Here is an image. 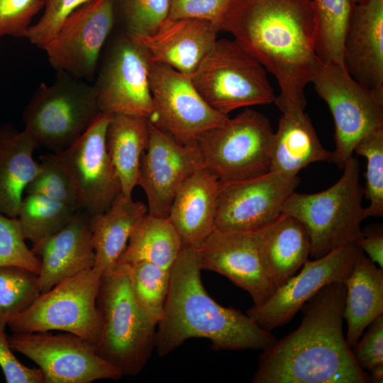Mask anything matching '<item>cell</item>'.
<instances>
[{
  "instance_id": "6da1fadb",
  "label": "cell",
  "mask_w": 383,
  "mask_h": 383,
  "mask_svg": "<svg viewBox=\"0 0 383 383\" xmlns=\"http://www.w3.org/2000/svg\"><path fill=\"white\" fill-rule=\"evenodd\" d=\"M277 80L282 113L304 110V89L322 62L312 0H231L221 23Z\"/></svg>"
},
{
  "instance_id": "7a4b0ae2",
  "label": "cell",
  "mask_w": 383,
  "mask_h": 383,
  "mask_svg": "<svg viewBox=\"0 0 383 383\" xmlns=\"http://www.w3.org/2000/svg\"><path fill=\"white\" fill-rule=\"evenodd\" d=\"M345 286L331 282L301 308L299 326L262 350L253 383H369L343 331Z\"/></svg>"
},
{
  "instance_id": "3957f363",
  "label": "cell",
  "mask_w": 383,
  "mask_h": 383,
  "mask_svg": "<svg viewBox=\"0 0 383 383\" xmlns=\"http://www.w3.org/2000/svg\"><path fill=\"white\" fill-rule=\"evenodd\" d=\"M201 271L196 248H182L170 270L164 312L157 325L155 350L160 357L193 338L210 340L216 350H262L277 341L246 313L213 299Z\"/></svg>"
},
{
  "instance_id": "277c9868",
  "label": "cell",
  "mask_w": 383,
  "mask_h": 383,
  "mask_svg": "<svg viewBox=\"0 0 383 383\" xmlns=\"http://www.w3.org/2000/svg\"><path fill=\"white\" fill-rule=\"evenodd\" d=\"M96 304L101 332L96 351L123 376H136L155 349L157 325L135 301L123 265L101 275Z\"/></svg>"
},
{
  "instance_id": "5b68a950",
  "label": "cell",
  "mask_w": 383,
  "mask_h": 383,
  "mask_svg": "<svg viewBox=\"0 0 383 383\" xmlns=\"http://www.w3.org/2000/svg\"><path fill=\"white\" fill-rule=\"evenodd\" d=\"M343 169L342 177L331 187L313 194L294 191L283 206L282 213L296 218L307 228L313 259L355 243L362 235L364 190L358 160L352 155Z\"/></svg>"
},
{
  "instance_id": "8992f818",
  "label": "cell",
  "mask_w": 383,
  "mask_h": 383,
  "mask_svg": "<svg viewBox=\"0 0 383 383\" xmlns=\"http://www.w3.org/2000/svg\"><path fill=\"white\" fill-rule=\"evenodd\" d=\"M100 113L92 85L64 72L40 83L23 112L24 128L36 147L52 152L76 140Z\"/></svg>"
},
{
  "instance_id": "52a82bcc",
  "label": "cell",
  "mask_w": 383,
  "mask_h": 383,
  "mask_svg": "<svg viewBox=\"0 0 383 383\" xmlns=\"http://www.w3.org/2000/svg\"><path fill=\"white\" fill-rule=\"evenodd\" d=\"M190 79L206 103L224 115L270 104L276 97L265 68L234 39H217Z\"/></svg>"
},
{
  "instance_id": "ba28073f",
  "label": "cell",
  "mask_w": 383,
  "mask_h": 383,
  "mask_svg": "<svg viewBox=\"0 0 383 383\" xmlns=\"http://www.w3.org/2000/svg\"><path fill=\"white\" fill-rule=\"evenodd\" d=\"M101 275L93 267L62 280L40 293L8 326L13 333L64 331L95 346L101 332L96 299Z\"/></svg>"
},
{
  "instance_id": "9c48e42d",
  "label": "cell",
  "mask_w": 383,
  "mask_h": 383,
  "mask_svg": "<svg viewBox=\"0 0 383 383\" xmlns=\"http://www.w3.org/2000/svg\"><path fill=\"white\" fill-rule=\"evenodd\" d=\"M273 133L264 114L245 109L202 133L194 144L218 181L238 180L270 171Z\"/></svg>"
},
{
  "instance_id": "30bf717a",
  "label": "cell",
  "mask_w": 383,
  "mask_h": 383,
  "mask_svg": "<svg viewBox=\"0 0 383 383\" xmlns=\"http://www.w3.org/2000/svg\"><path fill=\"white\" fill-rule=\"evenodd\" d=\"M311 83L332 113L335 146L331 162L343 169L356 144L383 128V98L355 80L336 62L322 63Z\"/></svg>"
},
{
  "instance_id": "8fae6325",
  "label": "cell",
  "mask_w": 383,
  "mask_h": 383,
  "mask_svg": "<svg viewBox=\"0 0 383 383\" xmlns=\"http://www.w3.org/2000/svg\"><path fill=\"white\" fill-rule=\"evenodd\" d=\"M111 37L103 49V59L92 85L99 111L149 119L152 111L150 57L135 37L122 30Z\"/></svg>"
},
{
  "instance_id": "7c38bea8",
  "label": "cell",
  "mask_w": 383,
  "mask_h": 383,
  "mask_svg": "<svg viewBox=\"0 0 383 383\" xmlns=\"http://www.w3.org/2000/svg\"><path fill=\"white\" fill-rule=\"evenodd\" d=\"M9 342L13 351L38 365L44 383H91L123 377L93 345L70 333H13Z\"/></svg>"
},
{
  "instance_id": "4fadbf2b",
  "label": "cell",
  "mask_w": 383,
  "mask_h": 383,
  "mask_svg": "<svg viewBox=\"0 0 383 383\" xmlns=\"http://www.w3.org/2000/svg\"><path fill=\"white\" fill-rule=\"evenodd\" d=\"M149 81L152 111L148 121L180 144H194L229 118L206 103L190 77L167 65L152 62Z\"/></svg>"
},
{
  "instance_id": "5bb4252c",
  "label": "cell",
  "mask_w": 383,
  "mask_h": 383,
  "mask_svg": "<svg viewBox=\"0 0 383 383\" xmlns=\"http://www.w3.org/2000/svg\"><path fill=\"white\" fill-rule=\"evenodd\" d=\"M111 115L100 112L72 143L49 155L70 177L82 210L90 215L106 211L121 192V185L106 143Z\"/></svg>"
},
{
  "instance_id": "9a60e30c",
  "label": "cell",
  "mask_w": 383,
  "mask_h": 383,
  "mask_svg": "<svg viewBox=\"0 0 383 383\" xmlns=\"http://www.w3.org/2000/svg\"><path fill=\"white\" fill-rule=\"evenodd\" d=\"M115 26L113 0H89L66 18L43 50L56 72L91 80Z\"/></svg>"
},
{
  "instance_id": "2e32d148",
  "label": "cell",
  "mask_w": 383,
  "mask_h": 383,
  "mask_svg": "<svg viewBox=\"0 0 383 383\" xmlns=\"http://www.w3.org/2000/svg\"><path fill=\"white\" fill-rule=\"evenodd\" d=\"M300 179L268 171L255 177L219 181L215 228L257 232L282 213L288 196Z\"/></svg>"
},
{
  "instance_id": "e0dca14e",
  "label": "cell",
  "mask_w": 383,
  "mask_h": 383,
  "mask_svg": "<svg viewBox=\"0 0 383 383\" xmlns=\"http://www.w3.org/2000/svg\"><path fill=\"white\" fill-rule=\"evenodd\" d=\"M362 252L356 243H350L321 257L307 259L299 273L277 288L267 301L248 309L246 314L268 331L286 324L322 287L335 282L345 284Z\"/></svg>"
},
{
  "instance_id": "ac0fdd59",
  "label": "cell",
  "mask_w": 383,
  "mask_h": 383,
  "mask_svg": "<svg viewBox=\"0 0 383 383\" xmlns=\"http://www.w3.org/2000/svg\"><path fill=\"white\" fill-rule=\"evenodd\" d=\"M195 145H182L149 121V138L142 155L138 185L148 199V213L168 218L173 199L184 182L203 166Z\"/></svg>"
},
{
  "instance_id": "d6986e66",
  "label": "cell",
  "mask_w": 383,
  "mask_h": 383,
  "mask_svg": "<svg viewBox=\"0 0 383 383\" xmlns=\"http://www.w3.org/2000/svg\"><path fill=\"white\" fill-rule=\"evenodd\" d=\"M201 270L226 277L249 293L255 306L274 292L262 265L256 232L214 228L196 248Z\"/></svg>"
},
{
  "instance_id": "ffe728a7",
  "label": "cell",
  "mask_w": 383,
  "mask_h": 383,
  "mask_svg": "<svg viewBox=\"0 0 383 383\" xmlns=\"http://www.w3.org/2000/svg\"><path fill=\"white\" fill-rule=\"evenodd\" d=\"M343 67L383 98V0L352 5L343 42Z\"/></svg>"
},
{
  "instance_id": "44dd1931",
  "label": "cell",
  "mask_w": 383,
  "mask_h": 383,
  "mask_svg": "<svg viewBox=\"0 0 383 383\" xmlns=\"http://www.w3.org/2000/svg\"><path fill=\"white\" fill-rule=\"evenodd\" d=\"M91 217L81 210L61 229L33 245L32 250L40 261L38 274L40 294L67 277L94 267Z\"/></svg>"
},
{
  "instance_id": "7402d4cb",
  "label": "cell",
  "mask_w": 383,
  "mask_h": 383,
  "mask_svg": "<svg viewBox=\"0 0 383 383\" xmlns=\"http://www.w3.org/2000/svg\"><path fill=\"white\" fill-rule=\"evenodd\" d=\"M219 31L206 20L167 18L153 34L133 37L145 48L152 62L167 65L190 77L213 47Z\"/></svg>"
},
{
  "instance_id": "603a6c76",
  "label": "cell",
  "mask_w": 383,
  "mask_h": 383,
  "mask_svg": "<svg viewBox=\"0 0 383 383\" xmlns=\"http://www.w3.org/2000/svg\"><path fill=\"white\" fill-rule=\"evenodd\" d=\"M218 179L204 165L182 184L168 218L184 247L196 248L215 228Z\"/></svg>"
},
{
  "instance_id": "cb8c5ba5",
  "label": "cell",
  "mask_w": 383,
  "mask_h": 383,
  "mask_svg": "<svg viewBox=\"0 0 383 383\" xmlns=\"http://www.w3.org/2000/svg\"><path fill=\"white\" fill-rule=\"evenodd\" d=\"M256 234L265 271L276 289L294 277L310 255L309 231L298 219L282 213Z\"/></svg>"
},
{
  "instance_id": "d4e9b609",
  "label": "cell",
  "mask_w": 383,
  "mask_h": 383,
  "mask_svg": "<svg viewBox=\"0 0 383 383\" xmlns=\"http://www.w3.org/2000/svg\"><path fill=\"white\" fill-rule=\"evenodd\" d=\"M332 159V152L321 145L304 110L282 113L271 139L270 170L294 177L311 163Z\"/></svg>"
},
{
  "instance_id": "484cf974",
  "label": "cell",
  "mask_w": 383,
  "mask_h": 383,
  "mask_svg": "<svg viewBox=\"0 0 383 383\" xmlns=\"http://www.w3.org/2000/svg\"><path fill=\"white\" fill-rule=\"evenodd\" d=\"M36 145L23 130L0 126V212L16 218L27 185L40 170Z\"/></svg>"
},
{
  "instance_id": "4316f807",
  "label": "cell",
  "mask_w": 383,
  "mask_h": 383,
  "mask_svg": "<svg viewBox=\"0 0 383 383\" xmlns=\"http://www.w3.org/2000/svg\"><path fill=\"white\" fill-rule=\"evenodd\" d=\"M345 286L343 318L348 326L345 339L352 348L364 330L383 314V269L362 252Z\"/></svg>"
},
{
  "instance_id": "83f0119b",
  "label": "cell",
  "mask_w": 383,
  "mask_h": 383,
  "mask_svg": "<svg viewBox=\"0 0 383 383\" xmlns=\"http://www.w3.org/2000/svg\"><path fill=\"white\" fill-rule=\"evenodd\" d=\"M147 213L148 207L143 202L120 192L106 211L91 216L94 268L103 274L114 267L134 226Z\"/></svg>"
},
{
  "instance_id": "f1b7e54d",
  "label": "cell",
  "mask_w": 383,
  "mask_h": 383,
  "mask_svg": "<svg viewBox=\"0 0 383 383\" xmlns=\"http://www.w3.org/2000/svg\"><path fill=\"white\" fill-rule=\"evenodd\" d=\"M149 138L148 118L116 113L111 115L107 126L106 148L118 176L121 192L132 197L138 185L139 167Z\"/></svg>"
},
{
  "instance_id": "f546056e",
  "label": "cell",
  "mask_w": 383,
  "mask_h": 383,
  "mask_svg": "<svg viewBox=\"0 0 383 383\" xmlns=\"http://www.w3.org/2000/svg\"><path fill=\"white\" fill-rule=\"evenodd\" d=\"M182 249L181 238L170 219L147 213L134 226L116 264L143 261L170 270Z\"/></svg>"
},
{
  "instance_id": "4dcf8cb0",
  "label": "cell",
  "mask_w": 383,
  "mask_h": 383,
  "mask_svg": "<svg viewBox=\"0 0 383 383\" xmlns=\"http://www.w3.org/2000/svg\"><path fill=\"white\" fill-rule=\"evenodd\" d=\"M79 211L40 195L26 194L16 218L24 238L35 245L64 227Z\"/></svg>"
},
{
  "instance_id": "1f68e13d",
  "label": "cell",
  "mask_w": 383,
  "mask_h": 383,
  "mask_svg": "<svg viewBox=\"0 0 383 383\" xmlns=\"http://www.w3.org/2000/svg\"><path fill=\"white\" fill-rule=\"evenodd\" d=\"M315 48L322 63L343 62V42L353 4L350 0H312Z\"/></svg>"
},
{
  "instance_id": "d6a6232c",
  "label": "cell",
  "mask_w": 383,
  "mask_h": 383,
  "mask_svg": "<svg viewBox=\"0 0 383 383\" xmlns=\"http://www.w3.org/2000/svg\"><path fill=\"white\" fill-rule=\"evenodd\" d=\"M121 265L126 270L135 301L157 325L164 312L170 270L143 261Z\"/></svg>"
},
{
  "instance_id": "836d02e7",
  "label": "cell",
  "mask_w": 383,
  "mask_h": 383,
  "mask_svg": "<svg viewBox=\"0 0 383 383\" xmlns=\"http://www.w3.org/2000/svg\"><path fill=\"white\" fill-rule=\"evenodd\" d=\"M40 294L38 274L15 266H0V328L26 310Z\"/></svg>"
},
{
  "instance_id": "e575fe53",
  "label": "cell",
  "mask_w": 383,
  "mask_h": 383,
  "mask_svg": "<svg viewBox=\"0 0 383 383\" xmlns=\"http://www.w3.org/2000/svg\"><path fill=\"white\" fill-rule=\"evenodd\" d=\"M115 21L122 31L135 36L153 34L167 18L170 0H113Z\"/></svg>"
},
{
  "instance_id": "d590c367",
  "label": "cell",
  "mask_w": 383,
  "mask_h": 383,
  "mask_svg": "<svg viewBox=\"0 0 383 383\" xmlns=\"http://www.w3.org/2000/svg\"><path fill=\"white\" fill-rule=\"evenodd\" d=\"M357 155L367 160L364 196L369 201L365 216H383V128L363 137L355 146Z\"/></svg>"
},
{
  "instance_id": "8d00e7d4",
  "label": "cell",
  "mask_w": 383,
  "mask_h": 383,
  "mask_svg": "<svg viewBox=\"0 0 383 383\" xmlns=\"http://www.w3.org/2000/svg\"><path fill=\"white\" fill-rule=\"evenodd\" d=\"M40 160V170L27 185L26 194L40 195L82 210L74 187L64 170L49 154Z\"/></svg>"
},
{
  "instance_id": "74e56055",
  "label": "cell",
  "mask_w": 383,
  "mask_h": 383,
  "mask_svg": "<svg viewBox=\"0 0 383 383\" xmlns=\"http://www.w3.org/2000/svg\"><path fill=\"white\" fill-rule=\"evenodd\" d=\"M25 240L17 218L0 212V266L18 267L38 274L40 261Z\"/></svg>"
},
{
  "instance_id": "f35d334b",
  "label": "cell",
  "mask_w": 383,
  "mask_h": 383,
  "mask_svg": "<svg viewBox=\"0 0 383 383\" xmlns=\"http://www.w3.org/2000/svg\"><path fill=\"white\" fill-rule=\"evenodd\" d=\"M89 0H45L44 13L25 35L31 44L43 49L59 30L66 18Z\"/></svg>"
},
{
  "instance_id": "ab89813d",
  "label": "cell",
  "mask_w": 383,
  "mask_h": 383,
  "mask_svg": "<svg viewBox=\"0 0 383 383\" xmlns=\"http://www.w3.org/2000/svg\"><path fill=\"white\" fill-rule=\"evenodd\" d=\"M45 0H0V37H25Z\"/></svg>"
},
{
  "instance_id": "60d3db41",
  "label": "cell",
  "mask_w": 383,
  "mask_h": 383,
  "mask_svg": "<svg viewBox=\"0 0 383 383\" xmlns=\"http://www.w3.org/2000/svg\"><path fill=\"white\" fill-rule=\"evenodd\" d=\"M231 1L170 0V10L167 18L206 20L214 23L220 29L222 17Z\"/></svg>"
},
{
  "instance_id": "b9f144b4",
  "label": "cell",
  "mask_w": 383,
  "mask_h": 383,
  "mask_svg": "<svg viewBox=\"0 0 383 383\" xmlns=\"http://www.w3.org/2000/svg\"><path fill=\"white\" fill-rule=\"evenodd\" d=\"M368 326L362 338L351 348L355 361L365 371L383 365V314Z\"/></svg>"
},
{
  "instance_id": "7bdbcfd3",
  "label": "cell",
  "mask_w": 383,
  "mask_h": 383,
  "mask_svg": "<svg viewBox=\"0 0 383 383\" xmlns=\"http://www.w3.org/2000/svg\"><path fill=\"white\" fill-rule=\"evenodd\" d=\"M0 367L7 383H44L42 372L22 364L14 355L5 330L0 328Z\"/></svg>"
},
{
  "instance_id": "ee69618b",
  "label": "cell",
  "mask_w": 383,
  "mask_h": 383,
  "mask_svg": "<svg viewBox=\"0 0 383 383\" xmlns=\"http://www.w3.org/2000/svg\"><path fill=\"white\" fill-rule=\"evenodd\" d=\"M362 235L356 241L357 245L378 267L383 269V231L382 226L362 230Z\"/></svg>"
},
{
  "instance_id": "f6af8a7d",
  "label": "cell",
  "mask_w": 383,
  "mask_h": 383,
  "mask_svg": "<svg viewBox=\"0 0 383 383\" xmlns=\"http://www.w3.org/2000/svg\"><path fill=\"white\" fill-rule=\"evenodd\" d=\"M370 382L382 383L383 382V365H379L370 371Z\"/></svg>"
},
{
  "instance_id": "bcb514c9",
  "label": "cell",
  "mask_w": 383,
  "mask_h": 383,
  "mask_svg": "<svg viewBox=\"0 0 383 383\" xmlns=\"http://www.w3.org/2000/svg\"><path fill=\"white\" fill-rule=\"evenodd\" d=\"M351 1L352 4H354V3H357L358 1H363V0H350Z\"/></svg>"
}]
</instances>
